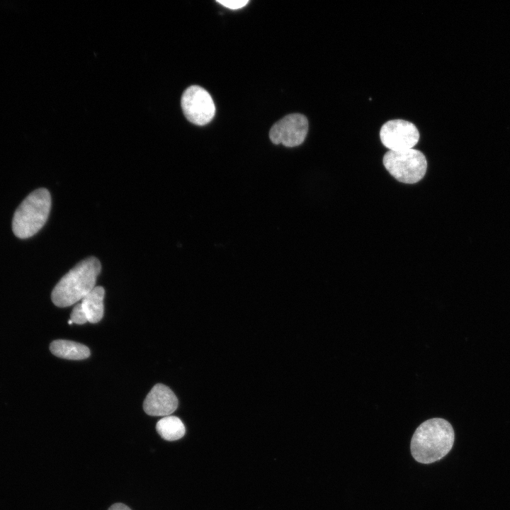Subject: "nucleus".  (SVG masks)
Returning <instances> with one entry per match:
<instances>
[{
    "mask_svg": "<svg viewBox=\"0 0 510 510\" xmlns=\"http://www.w3.org/2000/svg\"><path fill=\"white\" fill-rule=\"evenodd\" d=\"M455 434L446 419L433 418L421 424L415 430L410 443L414 459L422 464L435 463L452 449Z\"/></svg>",
    "mask_w": 510,
    "mask_h": 510,
    "instance_id": "f257e3e1",
    "label": "nucleus"
},
{
    "mask_svg": "<svg viewBox=\"0 0 510 510\" xmlns=\"http://www.w3.org/2000/svg\"><path fill=\"white\" fill-rule=\"evenodd\" d=\"M50 349L55 356L69 360H82L90 356V350L86 346L69 340H55Z\"/></svg>",
    "mask_w": 510,
    "mask_h": 510,
    "instance_id": "1a4fd4ad",
    "label": "nucleus"
},
{
    "mask_svg": "<svg viewBox=\"0 0 510 510\" xmlns=\"http://www.w3.org/2000/svg\"><path fill=\"white\" fill-rule=\"evenodd\" d=\"M108 510H131L127 505L122 503H115L111 505Z\"/></svg>",
    "mask_w": 510,
    "mask_h": 510,
    "instance_id": "4468645a",
    "label": "nucleus"
},
{
    "mask_svg": "<svg viewBox=\"0 0 510 510\" xmlns=\"http://www.w3.org/2000/svg\"><path fill=\"white\" fill-rule=\"evenodd\" d=\"M104 288L101 286H96L81 300L80 302L89 322L97 323L102 319L104 311Z\"/></svg>",
    "mask_w": 510,
    "mask_h": 510,
    "instance_id": "9d476101",
    "label": "nucleus"
},
{
    "mask_svg": "<svg viewBox=\"0 0 510 510\" xmlns=\"http://www.w3.org/2000/svg\"><path fill=\"white\" fill-rule=\"evenodd\" d=\"M217 2L220 3L222 6L230 8V9H238L244 7L246 6L248 3V0H233V1H227V0H217Z\"/></svg>",
    "mask_w": 510,
    "mask_h": 510,
    "instance_id": "ddd939ff",
    "label": "nucleus"
},
{
    "mask_svg": "<svg viewBox=\"0 0 510 510\" xmlns=\"http://www.w3.org/2000/svg\"><path fill=\"white\" fill-rule=\"evenodd\" d=\"M181 108L188 121L203 125L210 123L215 113V106L210 94L198 86H191L183 92Z\"/></svg>",
    "mask_w": 510,
    "mask_h": 510,
    "instance_id": "39448f33",
    "label": "nucleus"
},
{
    "mask_svg": "<svg viewBox=\"0 0 510 510\" xmlns=\"http://www.w3.org/2000/svg\"><path fill=\"white\" fill-rule=\"evenodd\" d=\"M101 269L100 261L95 257L78 263L55 286L51 295L53 303L65 307L81 300L96 287Z\"/></svg>",
    "mask_w": 510,
    "mask_h": 510,
    "instance_id": "f03ea898",
    "label": "nucleus"
},
{
    "mask_svg": "<svg viewBox=\"0 0 510 510\" xmlns=\"http://www.w3.org/2000/svg\"><path fill=\"white\" fill-rule=\"evenodd\" d=\"M51 208V197L45 188L30 193L16 209L12 221L14 234L20 239L35 234L45 224Z\"/></svg>",
    "mask_w": 510,
    "mask_h": 510,
    "instance_id": "7ed1b4c3",
    "label": "nucleus"
},
{
    "mask_svg": "<svg viewBox=\"0 0 510 510\" xmlns=\"http://www.w3.org/2000/svg\"><path fill=\"white\" fill-rule=\"evenodd\" d=\"M382 163L387 171L398 181L412 184L421 181L426 171L424 154L414 148L387 152Z\"/></svg>",
    "mask_w": 510,
    "mask_h": 510,
    "instance_id": "20e7f679",
    "label": "nucleus"
},
{
    "mask_svg": "<svg viewBox=\"0 0 510 510\" xmlns=\"http://www.w3.org/2000/svg\"><path fill=\"white\" fill-rule=\"evenodd\" d=\"M308 120L300 113L288 115L276 122L271 128L269 137L275 144H282L293 147L301 144L307 134Z\"/></svg>",
    "mask_w": 510,
    "mask_h": 510,
    "instance_id": "0eeeda50",
    "label": "nucleus"
},
{
    "mask_svg": "<svg viewBox=\"0 0 510 510\" xmlns=\"http://www.w3.org/2000/svg\"><path fill=\"white\" fill-rule=\"evenodd\" d=\"M68 323H69V324H72V320H71V319H69V320L68 321Z\"/></svg>",
    "mask_w": 510,
    "mask_h": 510,
    "instance_id": "2eb2a0df",
    "label": "nucleus"
},
{
    "mask_svg": "<svg viewBox=\"0 0 510 510\" xmlns=\"http://www.w3.org/2000/svg\"><path fill=\"white\" fill-rule=\"evenodd\" d=\"M156 429L162 438L173 441L181 438L186 428L181 420L175 416H166L158 421Z\"/></svg>",
    "mask_w": 510,
    "mask_h": 510,
    "instance_id": "9b49d317",
    "label": "nucleus"
},
{
    "mask_svg": "<svg viewBox=\"0 0 510 510\" xmlns=\"http://www.w3.org/2000/svg\"><path fill=\"white\" fill-rule=\"evenodd\" d=\"M380 138L391 151L412 149L419 140V132L412 123L395 119L386 122L380 128Z\"/></svg>",
    "mask_w": 510,
    "mask_h": 510,
    "instance_id": "423d86ee",
    "label": "nucleus"
},
{
    "mask_svg": "<svg viewBox=\"0 0 510 510\" xmlns=\"http://www.w3.org/2000/svg\"><path fill=\"white\" fill-rule=\"evenodd\" d=\"M70 319L72 323H75L76 324H84L88 322L81 302L74 307L70 314Z\"/></svg>",
    "mask_w": 510,
    "mask_h": 510,
    "instance_id": "f8f14e48",
    "label": "nucleus"
},
{
    "mask_svg": "<svg viewBox=\"0 0 510 510\" xmlns=\"http://www.w3.org/2000/svg\"><path fill=\"white\" fill-rule=\"evenodd\" d=\"M178 407V399L173 391L163 384L155 385L147 395L144 411L150 416H169Z\"/></svg>",
    "mask_w": 510,
    "mask_h": 510,
    "instance_id": "6e6552de",
    "label": "nucleus"
}]
</instances>
